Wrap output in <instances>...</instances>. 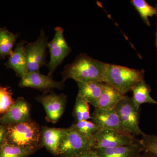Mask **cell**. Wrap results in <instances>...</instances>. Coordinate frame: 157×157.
Listing matches in <instances>:
<instances>
[{"mask_svg":"<svg viewBox=\"0 0 157 157\" xmlns=\"http://www.w3.org/2000/svg\"><path fill=\"white\" fill-rule=\"evenodd\" d=\"M12 93L9 87L0 85V114H5L14 103Z\"/></svg>","mask_w":157,"mask_h":157,"instance_id":"24","label":"cell"},{"mask_svg":"<svg viewBox=\"0 0 157 157\" xmlns=\"http://www.w3.org/2000/svg\"><path fill=\"white\" fill-rule=\"evenodd\" d=\"M70 128L81 135L90 138H94V135L100 130L95 124L88 120L76 122Z\"/></svg>","mask_w":157,"mask_h":157,"instance_id":"23","label":"cell"},{"mask_svg":"<svg viewBox=\"0 0 157 157\" xmlns=\"http://www.w3.org/2000/svg\"><path fill=\"white\" fill-rule=\"evenodd\" d=\"M144 71L107 64L102 82L125 95L135 84L144 80Z\"/></svg>","mask_w":157,"mask_h":157,"instance_id":"3","label":"cell"},{"mask_svg":"<svg viewBox=\"0 0 157 157\" xmlns=\"http://www.w3.org/2000/svg\"><path fill=\"white\" fill-rule=\"evenodd\" d=\"M91 116L92 121L98 125L100 129H110L124 132L115 109L95 108Z\"/></svg>","mask_w":157,"mask_h":157,"instance_id":"13","label":"cell"},{"mask_svg":"<svg viewBox=\"0 0 157 157\" xmlns=\"http://www.w3.org/2000/svg\"><path fill=\"white\" fill-rule=\"evenodd\" d=\"M94 138L81 135L71 128H66L59 149L58 156L73 157L94 149Z\"/></svg>","mask_w":157,"mask_h":157,"instance_id":"4","label":"cell"},{"mask_svg":"<svg viewBox=\"0 0 157 157\" xmlns=\"http://www.w3.org/2000/svg\"><path fill=\"white\" fill-rule=\"evenodd\" d=\"M125 95L121 94L111 86L104 82L102 94L95 108L104 109H115Z\"/></svg>","mask_w":157,"mask_h":157,"instance_id":"17","label":"cell"},{"mask_svg":"<svg viewBox=\"0 0 157 157\" xmlns=\"http://www.w3.org/2000/svg\"><path fill=\"white\" fill-rule=\"evenodd\" d=\"M155 45L157 50V25L156 27V30L155 32Z\"/></svg>","mask_w":157,"mask_h":157,"instance_id":"28","label":"cell"},{"mask_svg":"<svg viewBox=\"0 0 157 157\" xmlns=\"http://www.w3.org/2000/svg\"><path fill=\"white\" fill-rule=\"evenodd\" d=\"M139 142L144 149L157 156V135L144 134Z\"/></svg>","mask_w":157,"mask_h":157,"instance_id":"25","label":"cell"},{"mask_svg":"<svg viewBox=\"0 0 157 157\" xmlns=\"http://www.w3.org/2000/svg\"><path fill=\"white\" fill-rule=\"evenodd\" d=\"M54 30L53 39L48 44L50 60L47 66L49 71L48 75L51 76H52L58 67L72 52V49L65 39L63 29L57 26Z\"/></svg>","mask_w":157,"mask_h":157,"instance_id":"7","label":"cell"},{"mask_svg":"<svg viewBox=\"0 0 157 157\" xmlns=\"http://www.w3.org/2000/svg\"><path fill=\"white\" fill-rule=\"evenodd\" d=\"M36 151L6 143L0 150V157H27Z\"/></svg>","mask_w":157,"mask_h":157,"instance_id":"21","label":"cell"},{"mask_svg":"<svg viewBox=\"0 0 157 157\" xmlns=\"http://www.w3.org/2000/svg\"><path fill=\"white\" fill-rule=\"evenodd\" d=\"M77 83L78 86V95L95 107L102 94L104 82L94 81Z\"/></svg>","mask_w":157,"mask_h":157,"instance_id":"15","label":"cell"},{"mask_svg":"<svg viewBox=\"0 0 157 157\" xmlns=\"http://www.w3.org/2000/svg\"><path fill=\"white\" fill-rule=\"evenodd\" d=\"M124 132L135 136L144 135L139 127V110L134 105L132 98L124 96L115 108Z\"/></svg>","mask_w":157,"mask_h":157,"instance_id":"5","label":"cell"},{"mask_svg":"<svg viewBox=\"0 0 157 157\" xmlns=\"http://www.w3.org/2000/svg\"><path fill=\"white\" fill-rule=\"evenodd\" d=\"M63 81L54 80L52 76L45 75L40 71L28 72L25 76L21 78L20 87L32 88L41 90H49L53 89H63L64 87Z\"/></svg>","mask_w":157,"mask_h":157,"instance_id":"10","label":"cell"},{"mask_svg":"<svg viewBox=\"0 0 157 157\" xmlns=\"http://www.w3.org/2000/svg\"><path fill=\"white\" fill-rule=\"evenodd\" d=\"M66 128L44 127L41 129V144L55 156H58L59 149Z\"/></svg>","mask_w":157,"mask_h":157,"instance_id":"14","label":"cell"},{"mask_svg":"<svg viewBox=\"0 0 157 157\" xmlns=\"http://www.w3.org/2000/svg\"><path fill=\"white\" fill-rule=\"evenodd\" d=\"M142 149L139 141L126 146L95 150L99 157H137Z\"/></svg>","mask_w":157,"mask_h":157,"instance_id":"16","label":"cell"},{"mask_svg":"<svg viewBox=\"0 0 157 157\" xmlns=\"http://www.w3.org/2000/svg\"><path fill=\"white\" fill-rule=\"evenodd\" d=\"M18 35L9 30L6 27H0V59H4L12 53Z\"/></svg>","mask_w":157,"mask_h":157,"instance_id":"19","label":"cell"},{"mask_svg":"<svg viewBox=\"0 0 157 157\" xmlns=\"http://www.w3.org/2000/svg\"><path fill=\"white\" fill-rule=\"evenodd\" d=\"M6 127L7 143L36 151L42 147L41 129L34 121L30 120Z\"/></svg>","mask_w":157,"mask_h":157,"instance_id":"2","label":"cell"},{"mask_svg":"<svg viewBox=\"0 0 157 157\" xmlns=\"http://www.w3.org/2000/svg\"><path fill=\"white\" fill-rule=\"evenodd\" d=\"M73 157H99L95 150L91 149Z\"/></svg>","mask_w":157,"mask_h":157,"instance_id":"27","label":"cell"},{"mask_svg":"<svg viewBox=\"0 0 157 157\" xmlns=\"http://www.w3.org/2000/svg\"><path fill=\"white\" fill-rule=\"evenodd\" d=\"M132 90L133 93L132 101L137 109H140L141 104L145 103L157 105V101L151 96V89L144 80L137 82Z\"/></svg>","mask_w":157,"mask_h":157,"instance_id":"18","label":"cell"},{"mask_svg":"<svg viewBox=\"0 0 157 157\" xmlns=\"http://www.w3.org/2000/svg\"><path fill=\"white\" fill-rule=\"evenodd\" d=\"M131 3L140 14L144 22L148 26H150L149 17L156 15L157 10L155 7L150 5L145 0H132Z\"/></svg>","mask_w":157,"mask_h":157,"instance_id":"20","label":"cell"},{"mask_svg":"<svg viewBox=\"0 0 157 157\" xmlns=\"http://www.w3.org/2000/svg\"><path fill=\"white\" fill-rule=\"evenodd\" d=\"M36 99L44 107L47 120L53 123L58 121L64 111L67 96L64 94L51 93L38 96Z\"/></svg>","mask_w":157,"mask_h":157,"instance_id":"9","label":"cell"},{"mask_svg":"<svg viewBox=\"0 0 157 157\" xmlns=\"http://www.w3.org/2000/svg\"><path fill=\"white\" fill-rule=\"evenodd\" d=\"M48 38L43 29L34 42H27L25 51L28 61L29 72L40 71V68L46 64Z\"/></svg>","mask_w":157,"mask_h":157,"instance_id":"6","label":"cell"},{"mask_svg":"<svg viewBox=\"0 0 157 157\" xmlns=\"http://www.w3.org/2000/svg\"><path fill=\"white\" fill-rule=\"evenodd\" d=\"M7 127L5 125L0 124V150L6 143Z\"/></svg>","mask_w":157,"mask_h":157,"instance_id":"26","label":"cell"},{"mask_svg":"<svg viewBox=\"0 0 157 157\" xmlns=\"http://www.w3.org/2000/svg\"><path fill=\"white\" fill-rule=\"evenodd\" d=\"M94 150L126 146L135 143L133 135L110 129H100L94 135Z\"/></svg>","mask_w":157,"mask_h":157,"instance_id":"8","label":"cell"},{"mask_svg":"<svg viewBox=\"0 0 157 157\" xmlns=\"http://www.w3.org/2000/svg\"><path fill=\"white\" fill-rule=\"evenodd\" d=\"M30 111L27 101L20 97L6 113L0 117V124L20 123L30 120Z\"/></svg>","mask_w":157,"mask_h":157,"instance_id":"11","label":"cell"},{"mask_svg":"<svg viewBox=\"0 0 157 157\" xmlns=\"http://www.w3.org/2000/svg\"><path fill=\"white\" fill-rule=\"evenodd\" d=\"M155 8H156V9H157V6H156ZM156 16H157V14Z\"/></svg>","mask_w":157,"mask_h":157,"instance_id":"29","label":"cell"},{"mask_svg":"<svg viewBox=\"0 0 157 157\" xmlns=\"http://www.w3.org/2000/svg\"><path fill=\"white\" fill-rule=\"evenodd\" d=\"M73 115L76 122L91 119L88 103L78 95L73 109Z\"/></svg>","mask_w":157,"mask_h":157,"instance_id":"22","label":"cell"},{"mask_svg":"<svg viewBox=\"0 0 157 157\" xmlns=\"http://www.w3.org/2000/svg\"><path fill=\"white\" fill-rule=\"evenodd\" d=\"M27 42L25 40H21L17 43L5 63L6 68L13 70L20 78L29 72L25 51V45Z\"/></svg>","mask_w":157,"mask_h":157,"instance_id":"12","label":"cell"},{"mask_svg":"<svg viewBox=\"0 0 157 157\" xmlns=\"http://www.w3.org/2000/svg\"><path fill=\"white\" fill-rule=\"evenodd\" d=\"M107 64L80 53L72 63L66 65L61 73L62 81L73 79L77 82H102Z\"/></svg>","mask_w":157,"mask_h":157,"instance_id":"1","label":"cell"}]
</instances>
